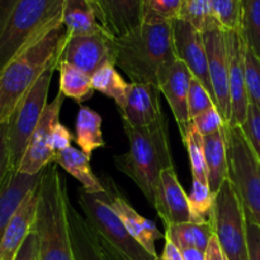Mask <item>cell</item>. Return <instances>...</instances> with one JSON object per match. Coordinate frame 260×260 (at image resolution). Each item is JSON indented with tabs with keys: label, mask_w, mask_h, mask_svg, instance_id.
<instances>
[{
	"label": "cell",
	"mask_w": 260,
	"mask_h": 260,
	"mask_svg": "<svg viewBox=\"0 0 260 260\" xmlns=\"http://www.w3.org/2000/svg\"><path fill=\"white\" fill-rule=\"evenodd\" d=\"M201 33L221 28L213 15L211 0H182L179 18Z\"/></svg>",
	"instance_id": "f546056e"
},
{
	"label": "cell",
	"mask_w": 260,
	"mask_h": 260,
	"mask_svg": "<svg viewBox=\"0 0 260 260\" xmlns=\"http://www.w3.org/2000/svg\"><path fill=\"white\" fill-rule=\"evenodd\" d=\"M229 57V90L231 103V126H243L248 116L249 95L245 76L246 43L241 30H225Z\"/></svg>",
	"instance_id": "7c38bea8"
},
{
	"label": "cell",
	"mask_w": 260,
	"mask_h": 260,
	"mask_svg": "<svg viewBox=\"0 0 260 260\" xmlns=\"http://www.w3.org/2000/svg\"><path fill=\"white\" fill-rule=\"evenodd\" d=\"M208 58V74L213 89L216 108L226 124L231 119L230 90H229V57L225 30H208L203 33Z\"/></svg>",
	"instance_id": "4fadbf2b"
},
{
	"label": "cell",
	"mask_w": 260,
	"mask_h": 260,
	"mask_svg": "<svg viewBox=\"0 0 260 260\" xmlns=\"http://www.w3.org/2000/svg\"><path fill=\"white\" fill-rule=\"evenodd\" d=\"M79 205L96 236L106 241L124 260H155L127 231L113 208L107 202L104 193H88L79 190Z\"/></svg>",
	"instance_id": "ba28073f"
},
{
	"label": "cell",
	"mask_w": 260,
	"mask_h": 260,
	"mask_svg": "<svg viewBox=\"0 0 260 260\" xmlns=\"http://www.w3.org/2000/svg\"><path fill=\"white\" fill-rule=\"evenodd\" d=\"M213 15L223 30H241L243 0H211Z\"/></svg>",
	"instance_id": "836d02e7"
},
{
	"label": "cell",
	"mask_w": 260,
	"mask_h": 260,
	"mask_svg": "<svg viewBox=\"0 0 260 260\" xmlns=\"http://www.w3.org/2000/svg\"><path fill=\"white\" fill-rule=\"evenodd\" d=\"M190 211V222L211 223L215 206V194L207 184L193 180L192 189L188 194Z\"/></svg>",
	"instance_id": "1f68e13d"
},
{
	"label": "cell",
	"mask_w": 260,
	"mask_h": 260,
	"mask_svg": "<svg viewBox=\"0 0 260 260\" xmlns=\"http://www.w3.org/2000/svg\"><path fill=\"white\" fill-rule=\"evenodd\" d=\"M60 73V89L58 90L68 98H71L76 103L88 101L94 94L91 76L81 71L80 69L70 65L65 61H60L57 66Z\"/></svg>",
	"instance_id": "83f0119b"
},
{
	"label": "cell",
	"mask_w": 260,
	"mask_h": 260,
	"mask_svg": "<svg viewBox=\"0 0 260 260\" xmlns=\"http://www.w3.org/2000/svg\"><path fill=\"white\" fill-rule=\"evenodd\" d=\"M65 40L66 30L61 24L22 51L0 71V123L9 119L43 71L60 60Z\"/></svg>",
	"instance_id": "277c9868"
},
{
	"label": "cell",
	"mask_w": 260,
	"mask_h": 260,
	"mask_svg": "<svg viewBox=\"0 0 260 260\" xmlns=\"http://www.w3.org/2000/svg\"><path fill=\"white\" fill-rule=\"evenodd\" d=\"M159 86L152 84L129 83L124 104L118 108L123 126L144 128L156 123L162 116Z\"/></svg>",
	"instance_id": "2e32d148"
},
{
	"label": "cell",
	"mask_w": 260,
	"mask_h": 260,
	"mask_svg": "<svg viewBox=\"0 0 260 260\" xmlns=\"http://www.w3.org/2000/svg\"><path fill=\"white\" fill-rule=\"evenodd\" d=\"M244 134L248 139L249 144L253 147L254 152L260 160V108L255 104L250 103L248 108V116L243 126Z\"/></svg>",
	"instance_id": "74e56055"
},
{
	"label": "cell",
	"mask_w": 260,
	"mask_h": 260,
	"mask_svg": "<svg viewBox=\"0 0 260 260\" xmlns=\"http://www.w3.org/2000/svg\"><path fill=\"white\" fill-rule=\"evenodd\" d=\"M38 203V187L30 190L10 218L0 243V260H14L20 246L35 226Z\"/></svg>",
	"instance_id": "ffe728a7"
},
{
	"label": "cell",
	"mask_w": 260,
	"mask_h": 260,
	"mask_svg": "<svg viewBox=\"0 0 260 260\" xmlns=\"http://www.w3.org/2000/svg\"><path fill=\"white\" fill-rule=\"evenodd\" d=\"M58 62L60 60L55 61L43 71L8 119V145L13 172H17L19 168L30 136L47 107L51 80L55 70H57Z\"/></svg>",
	"instance_id": "52a82bcc"
},
{
	"label": "cell",
	"mask_w": 260,
	"mask_h": 260,
	"mask_svg": "<svg viewBox=\"0 0 260 260\" xmlns=\"http://www.w3.org/2000/svg\"><path fill=\"white\" fill-rule=\"evenodd\" d=\"M206 260H228L215 235L211 239L207 250H206Z\"/></svg>",
	"instance_id": "f6af8a7d"
},
{
	"label": "cell",
	"mask_w": 260,
	"mask_h": 260,
	"mask_svg": "<svg viewBox=\"0 0 260 260\" xmlns=\"http://www.w3.org/2000/svg\"><path fill=\"white\" fill-rule=\"evenodd\" d=\"M42 173L29 175L19 172H10L0 190V243L10 218L13 217L25 196L38 187Z\"/></svg>",
	"instance_id": "44dd1931"
},
{
	"label": "cell",
	"mask_w": 260,
	"mask_h": 260,
	"mask_svg": "<svg viewBox=\"0 0 260 260\" xmlns=\"http://www.w3.org/2000/svg\"><path fill=\"white\" fill-rule=\"evenodd\" d=\"M228 145L229 179L243 202L246 216L260 226V160L240 126H223Z\"/></svg>",
	"instance_id": "8992f818"
},
{
	"label": "cell",
	"mask_w": 260,
	"mask_h": 260,
	"mask_svg": "<svg viewBox=\"0 0 260 260\" xmlns=\"http://www.w3.org/2000/svg\"><path fill=\"white\" fill-rule=\"evenodd\" d=\"M18 2L19 0H0V32Z\"/></svg>",
	"instance_id": "bcb514c9"
},
{
	"label": "cell",
	"mask_w": 260,
	"mask_h": 260,
	"mask_svg": "<svg viewBox=\"0 0 260 260\" xmlns=\"http://www.w3.org/2000/svg\"><path fill=\"white\" fill-rule=\"evenodd\" d=\"M192 79L193 75L179 58L165 66L159 75V89L174 114L180 135L192 124L188 112V94Z\"/></svg>",
	"instance_id": "e0dca14e"
},
{
	"label": "cell",
	"mask_w": 260,
	"mask_h": 260,
	"mask_svg": "<svg viewBox=\"0 0 260 260\" xmlns=\"http://www.w3.org/2000/svg\"><path fill=\"white\" fill-rule=\"evenodd\" d=\"M63 98L65 95L58 90L53 101L47 104L35 132L30 136L17 172L36 175L42 173L50 164H53L56 154L51 146V140L56 126L60 123V112Z\"/></svg>",
	"instance_id": "30bf717a"
},
{
	"label": "cell",
	"mask_w": 260,
	"mask_h": 260,
	"mask_svg": "<svg viewBox=\"0 0 260 260\" xmlns=\"http://www.w3.org/2000/svg\"><path fill=\"white\" fill-rule=\"evenodd\" d=\"M155 260H184L183 259L182 253L179 249L169 240H165L164 250H162L161 255H157Z\"/></svg>",
	"instance_id": "ee69618b"
},
{
	"label": "cell",
	"mask_w": 260,
	"mask_h": 260,
	"mask_svg": "<svg viewBox=\"0 0 260 260\" xmlns=\"http://www.w3.org/2000/svg\"><path fill=\"white\" fill-rule=\"evenodd\" d=\"M154 208L157 216L161 218L165 229L190 222L188 194L178 180L175 168H170L161 173L159 197Z\"/></svg>",
	"instance_id": "d6986e66"
},
{
	"label": "cell",
	"mask_w": 260,
	"mask_h": 260,
	"mask_svg": "<svg viewBox=\"0 0 260 260\" xmlns=\"http://www.w3.org/2000/svg\"><path fill=\"white\" fill-rule=\"evenodd\" d=\"M94 90L101 91L104 95L114 101L117 108H121L126 101L129 83H126L113 63L103 66L91 76Z\"/></svg>",
	"instance_id": "f1b7e54d"
},
{
	"label": "cell",
	"mask_w": 260,
	"mask_h": 260,
	"mask_svg": "<svg viewBox=\"0 0 260 260\" xmlns=\"http://www.w3.org/2000/svg\"><path fill=\"white\" fill-rule=\"evenodd\" d=\"M104 188H106V194L107 202L109 203L114 212L118 215L123 225L126 226L127 231L131 234L132 238L154 258H157L156 248H155V243L159 239L165 238L160 233L157 229L156 223L151 220H147L144 216L140 215L134 207L128 203L127 198L122 194L116 187L112 179L104 180L103 183Z\"/></svg>",
	"instance_id": "9a60e30c"
},
{
	"label": "cell",
	"mask_w": 260,
	"mask_h": 260,
	"mask_svg": "<svg viewBox=\"0 0 260 260\" xmlns=\"http://www.w3.org/2000/svg\"><path fill=\"white\" fill-rule=\"evenodd\" d=\"M69 193L57 164H50L38 184V203L33 233L37 236L38 260H74L69 226Z\"/></svg>",
	"instance_id": "3957f363"
},
{
	"label": "cell",
	"mask_w": 260,
	"mask_h": 260,
	"mask_svg": "<svg viewBox=\"0 0 260 260\" xmlns=\"http://www.w3.org/2000/svg\"><path fill=\"white\" fill-rule=\"evenodd\" d=\"M192 122L193 126L196 127V129L202 136H208V135L216 134V132L221 131L223 128V126L226 124L222 116H221L220 112H218V109L216 107L198 114L197 117L192 118Z\"/></svg>",
	"instance_id": "f35d334b"
},
{
	"label": "cell",
	"mask_w": 260,
	"mask_h": 260,
	"mask_svg": "<svg viewBox=\"0 0 260 260\" xmlns=\"http://www.w3.org/2000/svg\"><path fill=\"white\" fill-rule=\"evenodd\" d=\"M14 260H38V245L36 234L30 233L23 245L20 246Z\"/></svg>",
	"instance_id": "7bdbcfd3"
},
{
	"label": "cell",
	"mask_w": 260,
	"mask_h": 260,
	"mask_svg": "<svg viewBox=\"0 0 260 260\" xmlns=\"http://www.w3.org/2000/svg\"><path fill=\"white\" fill-rule=\"evenodd\" d=\"M180 7L182 0H142V22H173Z\"/></svg>",
	"instance_id": "e575fe53"
},
{
	"label": "cell",
	"mask_w": 260,
	"mask_h": 260,
	"mask_svg": "<svg viewBox=\"0 0 260 260\" xmlns=\"http://www.w3.org/2000/svg\"><path fill=\"white\" fill-rule=\"evenodd\" d=\"M96 18L112 38H121L142 24V0H91Z\"/></svg>",
	"instance_id": "ac0fdd59"
},
{
	"label": "cell",
	"mask_w": 260,
	"mask_h": 260,
	"mask_svg": "<svg viewBox=\"0 0 260 260\" xmlns=\"http://www.w3.org/2000/svg\"><path fill=\"white\" fill-rule=\"evenodd\" d=\"M212 228L228 260H249L246 213L230 179L215 194Z\"/></svg>",
	"instance_id": "9c48e42d"
},
{
	"label": "cell",
	"mask_w": 260,
	"mask_h": 260,
	"mask_svg": "<svg viewBox=\"0 0 260 260\" xmlns=\"http://www.w3.org/2000/svg\"><path fill=\"white\" fill-rule=\"evenodd\" d=\"M98 240H99V245H101L102 254H103L104 259L106 260H124L118 253H117L116 250H114V249H112L111 246L106 243V241H103L102 239H99V238H98Z\"/></svg>",
	"instance_id": "7dc6e473"
},
{
	"label": "cell",
	"mask_w": 260,
	"mask_h": 260,
	"mask_svg": "<svg viewBox=\"0 0 260 260\" xmlns=\"http://www.w3.org/2000/svg\"><path fill=\"white\" fill-rule=\"evenodd\" d=\"M71 141H74L73 134L63 124L58 123L52 134V140H51V146H52L55 154L70 147Z\"/></svg>",
	"instance_id": "b9f144b4"
},
{
	"label": "cell",
	"mask_w": 260,
	"mask_h": 260,
	"mask_svg": "<svg viewBox=\"0 0 260 260\" xmlns=\"http://www.w3.org/2000/svg\"><path fill=\"white\" fill-rule=\"evenodd\" d=\"M245 76L249 102L260 108V60L246 46Z\"/></svg>",
	"instance_id": "8d00e7d4"
},
{
	"label": "cell",
	"mask_w": 260,
	"mask_h": 260,
	"mask_svg": "<svg viewBox=\"0 0 260 260\" xmlns=\"http://www.w3.org/2000/svg\"><path fill=\"white\" fill-rule=\"evenodd\" d=\"M62 25L68 37L94 35L103 30L91 0H65L62 8Z\"/></svg>",
	"instance_id": "d4e9b609"
},
{
	"label": "cell",
	"mask_w": 260,
	"mask_h": 260,
	"mask_svg": "<svg viewBox=\"0 0 260 260\" xmlns=\"http://www.w3.org/2000/svg\"><path fill=\"white\" fill-rule=\"evenodd\" d=\"M185 147H187L188 157L190 162L193 180L208 185L207 165H206L205 147H203V136L193 126V122L184 134L180 135Z\"/></svg>",
	"instance_id": "4dcf8cb0"
},
{
	"label": "cell",
	"mask_w": 260,
	"mask_h": 260,
	"mask_svg": "<svg viewBox=\"0 0 260 260\" xmlns=\"http://www.w3.org/2000/svg\"><path fill=\"white\" fill-rule=\"evenodd\" d=\"M249 260H260V226L246 216Z\"/></svg>",
	"instance_id": "60d3db41"
},
{
	"label": "cell",
	"mask_w": 260,
	"mask_h": 260,
	"mask_svg": "<svg viewBox=\"0 0 260 260\" xmlns=\"http://www.w3.org/2000/svg\"><path fill=\"white\" fill-rule=\"evenodd\" d=\"M60 61H65L88 75L93 76L103 66L113 63V38L104 30L94 35L68 37L60 52Z\"/></svg>",
	"instance_id": "8fae6325"
},
{
	"label": "cell",
	"mask_w": 260,
	"mask_h": 260,
	"mask_svg": "<svg viewBox=\"0 0 260 260\" xmlns=\"http://www.w3.org/2000/svg\"><path fill=\"white\" fill-rule=\"evenodd\" d=\"M241 33L249 50L260 60V0H243Z\"/></svg>",
	"instance_id": "d6a6232c"
},
{
	"label": "cell",
	"mask_w": 260,
	"mask_h": 260,
	"mask_svg": "<svg viewBox=\"0 0 260 260\" xmlns=\"http://www.w3.org/2000/svg\"><path fill=\"white\" fill-rule=\"evenodd\" d=\"M215 107L216 103L212 95L197 79L193 78L190 81L189 94H188V112H189L190 119Z\"/></svg>",
	"instance_id": "d590c367"
},
{
	"label": "cell",
	"mask_w": 260,
	"mask_h": 260,
	"mask_svg": "<svg viewBox=\"0 0 260 260\" xmlns=\"http://www.w3.org/2000/svg\"><path fill=\"white\" fill-rule=\"evenodd\" d=\"M123 127L128 139V151L114 155V165L134 180L150 206L155 207L159 197L161 173L174 168L168 119L162 116L156 123L144 128Z\"/></svg>",
	"instance_id": "6da1fadb"
},
{
	"label": "cell",
	"mask_w": 260,
	"mask_h": 260,
	"mask_svg": "<svg viewBox=\"0 0 260 260\" xmlns=\"http://www.w3.org/2000/svg\"><path fill=\"white\" fill-rule=\"evenodd\" d=\"M206 165H207L208 187L213 194L218 192L221 185L229 179L228 145L223 128L216 134L203 136Z\"/></svg>",
	"instance_id": "603a6c76"
},
{
	"label": "cell",
	"mask_w": 260,
	"mask_h": 260,
	"mask_svg": "<svg viewBox=\"0 0 260 260\" xmlns=\"http://www.w3.org/2000/svg\"><path fill=\"white\" fill-rule=\"evenodd\" d=\"M213 235L215 233H213L212 222H185L165 229V240L172 241L179 250L193 248L206 251Z\"/></svg>",
	"instance_id": "4316f807"
},
{
	"label": "cell",
	"mask_w": 260,
	"mask_h": 260,
	"mask_svg": "<svg viewBox=\"0 0 260 260\" xmlns=\"http://www.w3.org/2000/svg\"><path fill=\"white\" fill-rule=\"evenodd\" d=\"M10 172V154L8 145V121L0 123V190L5 180L9 177Z\"/></svg>",
	"instance_id": "ab89813d"
},
{
	"label": "cell",
	"mask_w": 260,
	"mask_h": 260,
	"mask_svg": "<svg viewBox=\"0 0 260 260\" xmlns=\"http://www.w3.org/2000/svg\"><path fill=\"white\" fill-rule=\"evenodd\" d=\"M74 141L84 154L90 157L96 149L106 146L102 131V117L90 107L79 106Z\"/></svg>",
	"instance_id": "484cf974"
},
{
	"label": "cell",
	"mask_w": 260,
	"mask_h": 260,
	"mask_svg": "<svg viewBox=\"0 0 260 260\" xmlns=\"http://www.w3.org/2000/svg\"><path fill=\"white\" fill-rule=\"evenodd\" d=\"M184 260H206V251L198 250V249L188 248L180 250Z\"/></svg>",
	"instance_id": "c3c4849f"
},
{
	"label": "cell",
	"mask_w": 260,
	"mask_h": 260,
	"mask_svg": "<svg viewBox=\"0 0 260 260\" xmlns=\"http://www.w3.org/2000/svg\"><path fill=\"white\" fill-rule=\"evenodd\" d=\"M90 159L91 157L84 154L81 150L70 146L57 152L53 162L62 168L70 175H73L78 182H80L85 192L94 193V194L104 193L106 188H104L102 180H99L91 170Z\"/></svg>",
	"instance_id": "cb8c5ba5"
},
{
	"label": "cell",
	"mask_w": 260,
	"mask_h": 260,
	"mask_svg": "<svg viewBox=\"0 0 260 260\" xmlns=\"http://www.w3.org/2000/svg\"><path fill=\"white\" fill-rule=\"evenodd\" d=\"M65 0H19L0 32V71L32 43L62 24Z\"/></svg>",
	"instance_id": "5b68a950"
},
{
	"label": "cell",
	"mask_w": 260,
	"mask_h": 260,
	"mask_svg": "<svg viewBox=\"0 0 260 260\" xmlns=\"http://www.w3.org/2000/svg\"><path fill=\"white\" fill-rule=\"evenodd\" d=\"M172 25L175 55L182 62L185 63L193 78L197 79L207 89L215 101L210 74H208L207 50H206L203 33L182 19L173 20Z\"/></svg>",
	"instance_id": "5bb4252c"
},
{
	"label": "cell",
	"mask_w": 260,
	"mask_h": 260,
	"mask_svg": "<svg viewBox=\"0 0 260 260\" xmlns=\"http://www.w3.org/2000/svg\"><path fill=\"white\" fill-rule=\"evenodd\" d=\"M68 217L74 260H106L95 231L70 201L68 205Z\"/></svg>",
	"instance_id": "7402d4cb"
},
{
	"label": "cell",
	"mask_w": 260,
	"mask_h": 260,
	"mask_svg": "<svg viewBox=\"0 0 260 260\" xmlns=\"http://www.w3.org/2000/svg\"><path fill=\"white\" fill-rule=\"evenodd\" d=\"M114 66L131 83L159 86L162 69L177 60L172 22H142L128 35L113 38Z\"/></svg>",
	"instance_id": "7a4b0ae2"
}]
</instances>
